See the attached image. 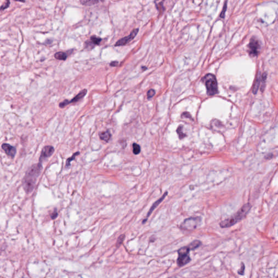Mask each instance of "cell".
Returning a JSON list of instances; mask_svg holds the SVG:
<instances>
[{
    "label": "cell",
    "mask_w": 278,
    "mask_h": 278,
    "mask_svg": "<svg viewBox=\"0 0 278 278\" xmlns=\"http://www.w3.org/2000/svg\"><path fill=\"white\" fill-rule=\"evenodd\" d=\"M42 170V165L38 163L33 165L27 172L23 183V189L27 193H30L33 191Z\"/></svg>",
    "instance_id": "1"
},
{
    "label": "cell",
    "mask_w": 278,
    "mask_h": 278,
    "mask_svg": "<svg viewBox=\"0 0 278 278\" xmlns=\"http://www.w3.org/2000/svg\"><path fill=\"white\" fill-rule=\"evenodd\" d=\"M251 208L252 205L250 204H245L235 214L220 223V226L222 228H226L235 225L237 223L240 222L245 218L250 210L251 209Z\"/></svg>",
    "instance_id": "2"
},
{
    "label": "cell",
    "mask_w": 278,
    "mask_h": 278,
    "mask_svg": "<svg viewBox=\"0 0 278 278\" xmlns=\"http://www.w3.org/2000/svg\"><path fill=\"white\" fill-rule=\"evenodd\" d=\"M202 81L206 86L208 95L213 96L218 93L217 82L215 75L208 73L203 77Z\"/></svg>",
    "instance_id": "3"
},
{
    "label": "cell",
    "mask_w": 278,
    "mask_h": 278,
    "mask_svg": "<svg viewBox=\"0 0 278 278\" xmlns=\"http://www.w3.org/2000/svg\"><path fill=\"white\" fill-rule=\"evenodd\" d=\"M191 250L190 247L187 245L183 247L178 250V258H177V265L179 267H183L191 261L190 251Z\"/></svg>",
    "instance_id": "4"
},
{
    "label": "cell",
    "mask_w": 278,
    "mask_h": 278,
    "mask_svg": "<svg viewBox=\"0 0 278 278\" xmlns=\"http://www.w3.org/2000/svg\"><path fill=\"white\" fill-rule=\"evenodd\" d=\"M202 218L200 217H190L189 218L185 219L183 222L180 226V229L187 231H191L200 226L201 223Z\"/></svg>",
    "instance_id": "5"
},
{
    "label": "cell",
    "mask_w": 278,
    "mask_h": 278,
    "mask_svg": "<svg viewBox=\"0 0 278 278\" xmlns=\"http://www.w3.org/2000/svg\"><path fill=\"white\" fill-rule=\"evenodd\" d=\"M260 48V45L258 40L254 38H252L248 45V52L250 55L253 57L258 56Z\"/></svg>",
    "instance_id": "6"
},
{
    "label": "cell",
    "mask_w": 278,
    "mask_h": 278,
    "mask_svg": "<svg viewBox=\"0 0 278 278\" xmlns=\"http://www.w3.org/2000/svg\"><path fill=\"white\" fill-rule=\"evenodd\" d=\"M138 32H139V29H135L133 30L128 36H125L121 39L118 40L115 44V46H123L126 45L128 43H129L131 40L134 39L135 36L137 35Z\"/></svg>",
    "instance_id": "7"
},
{
    "label": "cell",
    "mask_w": 278,
    "mask_h": 278,
    "mask_svg": "<svg viewBox=\"0 0 278 278\" xmlns=\"http://www.w3.org/2000/svg\"><path fill=\"white\" fill-rule=\"evenodd\" d=\"M54 149L52 146H46L44 148L41 152V155L40 157L39 160L40 162L46 159L47 158L51 157L53 153H54Z\"/></svg>",
    "instance_id": "8"
},
{
    "label": "cell",
    "mask_w": 278,
    "mask_h": 278,
    "mask_svg": "<svg viewBox=\"0 0 278 278\" xmlns=\"http://www.w3.org/2000/svg\"><path fill=\"white\" fill-rule=\"evenodd\" d=\"M2 148L3 149L5 153L7 154L8 156H9L11 158H13L16 154L17 152V150L15 147L13 146H11L9 144H4L2 145Z\"/></svg>",
    "instance_id": "9"
},
{
    "label": "cell",
    "mask_w": 278,
    "mask_h": 278,
    "mask_svg": "<svg viewBox=\"0 0 278 278\" xmlns=\"http://www.w3.org/2000/svg\"><path fill=\"white\" fill-rule=\"evenodd\" d=\"M167 195H168V192H166L163 195V196L161 197L160 198H159V199L158 200H157L155 202H154V204L152 205V206H151V209H150L147 215V217H146V218H145V219L144 220L143 223H144L147 221L148 217L151 215V213L154 211V209H155L157 208V206L163 202V200L165 199V197Z\"/></svg>",
    "instance_id": "10"
},
{
    "label": "cell",
    "mask_w": 278,
    "mask_h": 278,
    "mask_svg": "<svg viewBox=\"0 0 278 278\" xmlns=\"http://www.w3.org/2000/svg\"><path fill=\"white\" fill-rule=\"evenodd\" d=\"M87 92H88V91H87L86 89L83 90L82 91H81L78 94L76 95L74 98H72V99L70 100V103H75L79 101V100H81L82 98H84L85 97L86 94H87Z\"/></svg>",
    "instance_id": "11"
},
{
    "label": "cell",
    "mask_w": 278,
    "mask_h": 278,
    "mask_svg": "<svg viewBox=\"0 0 278 278\" xmlns=\"http://www.w3.org/2000/svg\"><path fill=\"white\" fill-rule=\"evenodd\" d=\"M99 136L102 140L108 142L111 137V134L109 131H105L99 133Z\"/></svg>",
    "instance_id": "12"
},
{
    "label": "cell",
    "mask_w": 278,
    "mask_h": 278,
    "mask_svg": "<svg viewBox=\"0 0 278 278\" xmlns=\"http://www.w3.org/2000/svg\"><path fill=\"white\" fill-rule=\"evenodd\" d=\"M102 41V39L99 37L98 36H92L90 37V41H87L88 43L90 44L91 45H99L101 41Z\"/></svg>",
    "instance_id": "13"
},
{
    "label": "cell",
    "mask_w": 278,
    "mask_h": 278,
    "mask_svg": "<svg viewBox=\"0 0 278 278\" xmlns=\"http://www.w3.org/2000/svg\"><path fill=\"white\" fill-rule=\"evenodd\" d=\"M54 57L57 60L65 61L68 58V55L66 53L64 52H58L54 54Z\"/></svg>",
    "instance_id": "14"
},
{
    "label": "cell",
    "mask_w": 278,
    "mask_h": 278,
    "mask_svg": "<svg viewBox=\"0 0 278 278\" xmlns=\"http://www.w3.org/2000/svg\"><path fill=\"white\" fill-rule=\"evenodd\" d=\"M202 245V242H200L199 240H195L193 241V242H191L190 243L189 245L188 246L190 247L191 250H195L196 249L198 248L199 247H200Z\"/></svg>",
    "instance_id": "15"
},
{
    "label": "cell",
    "mask_w": 278,
    "mask_h": 278,
    "mask_svg": "<svg viewBox=\"0 0 278 278\" xmlns=\"http://www.w3.org/2000/svg\"><path fill=\"white\" fill-rule=\"evenodd\" d=\"M81 4L85 6H92L96 4H98L99 2V1H95V0H88V1H80Z\"/></svg>",
    "instance_id": "16"
},
{
    "label": "cell",
    "mask_w": 278,
    "mask_h": 278,
    "mask_svg": "<svg viewBox=\"0 0 278 278\" xmlns=\"http://www.w3.org/2000/svg\"><path fill=\"white\" fill-rule=\"evenodd\" d=\"M261 77L260 76V75H258L257 77V79H256V81L255 82V85L254 86V88H253V91L254 92V94H256L257 92V91L258 90V86H259V85H260V83L261 82Z\"/></svg>",
    "instance_id": "17"
},
{
    "label": "cell",
    "mask_w": 278,
    "mask_h": 278,
    "mask_svg": "<svg viewBox=\"0 0 278 278\" xmlns=\"http://www.w3.org/2000/svg\"><path fill=\"white\" fill-rule=\"evenodd\" d=\"M79 154V152H76L75 154H73V155H72L71 157L69 158L67 160H66V167H69V166H70V164H71V162L72 161V160H74L75 159V158L76 156L78 155Z\"/></svg>",
    "instance_id": "18"
},
{
    "label": "cell",
    "mask_w": 278,
    "mask_h": 278,
    "mask_svg": "<svg viewBox=\"0 0 278 278\" xmlns=\"http://www.w3.org/2000/svg\"><path fill=\"white\" fill-rule=\"evenodd\" d=\"M133 153L135 155H137V154H139L140 152H141V147L139 145V144H135V143H134L133 144Z\"/></svg>",
    "instance_id": "19"
},
{
    "label": "cell",
    "mask_w": 278,
    "mask_h": 278,
    "mask_svg": "<svg viewBox=\"0 0 278 278\" xmlns=\"http://www.w3.org/2000/svg\"><path fill=\"white\" fill-rule=\"evenodd\" d=\"M183 126H179V127L177 129V133L179 135V136L180 139H183L184 137L185 136V135L183 133Z\"/></svg>",
    "instance_id": "20"
},
{
    "label": "cell",
    "mask_w": 278,
    "mask_h": 278,
    "mask_svg": "<svg viewBox=\"0 0 278 278\" xmlns=\"http://www.w3.org/2000/svg\"><path fill=\"white\" fill-rule=\"evenodd\" d=\"M124 239H125V235L124 234H122L120 236L118 237V240H117V242H116V247H118L119 246L122 244V243L124 241Z\"/></svg>",
    "instance_id": "21"
},
{
    "label": "cell",
    "mask_w": 278,
    "mask_h": 278,
    "mask_svg": "<svg viewBox=\"0 0 278 278\" xmlns=\"http://www.w3.org/2000/svg\"><path fill=\"white\" fill-rule=\"evenodd\" d=\"M70 103V101H69L68 99H65L62 102L59 103V107L61 108H64L66 105H69Z\"/></svg>",
    "instance_id": "22"
},
{
    "label": "cell",
    "mask_w": 278,
    "mask_h": 278,
    "mask_svg": "<svg viewBox=\"0 0 278 278\" xmlns=\"http://www.w3.org/2000/svg\"><path fill=\"white\" fill-rule=\"evenodd\" d=\"M155 94V92L154 89H150L147 92V98H152L154 96Z\"/></svg>",
    "instance_id": "23"
},
{
    "label": "cell",
    "mask_w": 278,
    "mask_h": 278,
    "mask_svg": "<svg viewBox=\"0 0 278 278\" xmlns=\"http://www.w3.org/2000/svg\"><path fill=\"white\" fill-rule=\"evenodd\" d=\"M10 2L9 1H7L6 2V3L2 5L1 7V10H4L6 9H7V8H8L9 5H10Z\"/></svg>",
    "instance_id": "24"
},
{
    "label": "cell",
    "mask_w": 278,
    "mask_h": 278,
    "mask_svg": "<svg viewBox=\"0 0 278 278\" xmlns=\"http://www.w3.org/2000/svg\"><path fill=\"white\" fill-rule=\"evenodd\" d=\"M245 270V265L244 264V263L242 262V263H241V268H240V269L238 271V273H239V274L242 275L244 274Z\"/></svg>",
    "instance_id": "25"
},
{
    "label": "cell",
    "mask_w": 278,
    "mask_h": 278,
    "mask_svg": "<svg viewBox=\"0 0 278 278\" xmlns=\"http://www.w3.org/2000/svg\"><path fill=\"white\" fill-rule=\"evenodd\" d=\"M226 3H227V2H225V4H224V7H223V8L222 12H221V15H220V17H221V18H224V17H225V13H226V6H227Z\"/></svg>",
    "instance_id": "26"
},
{
    "label": "cell",
    "mask_w": 278,
    "mask_h": 278,
    "mask_svg": "<svg viewBox=\"0 0 278 278\" xmlns=\"http://www.w3.org/2000/svg\"><path fill=\"white\" fill-rule=\"evenodd\" d=\"M58 216V213H57V209L54 210V211H53V213H52V214L51 215V218L52 219H56V218Z\"/></svg>",
    "instance_id": "27"
},
{
    "label": "cell",
    "mask_w": 278,
    "mask_h": 278,
    "mask_svg": "<svg viewBox=\"0 0 278 278\" xmlns=\"http://www.w3.org/2000/svg\"><path fill=\"white\" fill-rule=\"evenodd\" d=\"M182 117H184V118H191V120H192V117H191V115H190V114L189 113H187V112H185V113H184L183 114H182Z\"/></svg>",
    "instance_id": "28"
},
{
    "label": "cell",
    "mask_w": 278,
    "mask_h": 278,
    "mask_svg": "<svg viewBox=\"0 0 278 278\" xmlns=\"http://www.w3.org/2000/svg\"><path fill=\"white\" fill-rule=\"evenodd\" d=\"M118 62L117 61H114V62H112L110 63V65L111 66H113V67L118 66Z\"/></svg>",
    "instance_id": "29"
}]
</instances>
